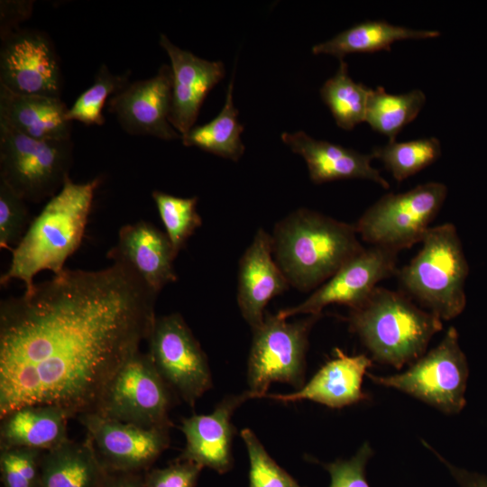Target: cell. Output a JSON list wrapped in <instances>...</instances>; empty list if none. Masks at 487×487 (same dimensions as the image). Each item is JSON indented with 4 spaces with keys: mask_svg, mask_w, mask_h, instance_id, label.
I'll return each instance as SVG.
<instances>
[{
    "mask_svg": "<svg viewBox=\"0 0 487 487\" xmlns=\"http://www.w3.org/2000/svg\"><path fill=\"white\" fill-rule=\"evenodd\" d=\"M157 295L124 263L64 269L0 302V418L50 405L92 412L108 381L146 340Z\"/></svg>",
    "mask_w": 487,
    "mask_h": 487,
    "instance_id": "cell-1",
    "label": "cell"
},
{
    "mask_svg": "<svg viewBox=\"0 0 487 487\" xmlns=\"http://www.w3.org/2000/svg\"><path fill=\"white\" fill-rule=\"evenodd\" d=\"M99 184L100 178L85 183L66 179L11 251L9 267L0 278L1 286L18 280L29 293L34 289L36 274L45 270L59 274L65 269L66 261L82 242Z\"/></svg>",
    "mask_w": 487,
    "mask_h": 487,
    "instance_id": "cell-2",
    "label": "cell"
},
{
    "mask_svg": "<svg viewBox=\"0 0 487 487\" xmlns=\"http://www.w3.org/2000/svg\"><path fill=\"white\" fill-rule=\"evenodd\" d=\"M271 239L277 264L303 292L317 289L364 248L354 225L304 207L278 222Z\"/></svg>",
    "mask_w": 487,
    "mask_h": 487,
    "instance_id": "cell-3",
    "label": "cell"
},
{
    "mask_svg": "<svg viewBox=\"0 0 487 487\" xmlns=\"http://www.w3.org/2000/svg\"><path fill=\"white\" fill-rule=\"evenodd\" d=\"M347 321L372 360L398 369L422 356L443 328L440 318L418 308L404 292L379 286L361 306L350 309Z\"/></svg>",
    "mask_w": 487,
    "mask_h": 487,
    "instance_id": "cell-4",
    "label": "cell"
},
{
    "mask_svg": "<svg viewBox=\"0 0 487 487\" xmlns=\"http://www.w3.org/2000/svg\"><path fill=\"white\" fill-rule=\"evenodd\" d=\"M469 266L455 226H431L414 258L399 269L401 291L443 320L459 316L466 305Z\"/></svg>",
    "mask_w": 487,
    "mask_h": 487,
    "instance_id": "cell-5",
    "label": "cell"
},
{
    "mask_svg": "<svg viewBox=\"0 0 487 487\" xmlns=\"http://www.w3.org/2000/svg\"><path fill=\"white\" fill-rule=\"evenodd\" d=\"M446 196L447 187L435 181L387 193L360 216L356 232L371 246L400 253L422 242Z\"/></svg>",
    "mask_w": 487,
    "mask_h": 487,
    "instance_id": "cell-6",
    "label": "cell"
},
{
    "mask_svg": "<svg viewBox=\"0 0 487 487\" xmlns=\"http://www.w3.org/2000/svg\"><path fill=\"white\" fill-rule=\"evenodd\" d=\"M72 153L71 139L36 140L0 124V179L25 201L39 203L61 189Z\"/></svg>",
    "mask_w": 487,
    "mask_h": 487,
    "instance_id": "cell-7",
    "label": "cell"
},
{
    "mask_svg": "<svg viewBox=\"0 0 487 487\" xmlns=\"http://www.w3.org/2000/svg\"><path fill=\"white\" fill-rule=\"evenodd\" d=\"M320 316L288 322L277 314H265L263 323L253 330L248 358L247 391L252 399L266 397L275 381L297 390L305 384L308 334Z\"/></svg>",
    "mask_w": 487,
    "mask_h": 487,
    "instance_id": "cell-8",
    "label": "cell"
},
{
    "mask_svg": "<svg viewBox=\"0 0 487 487\" xmlns=\"http://www.w3.org/2000/svg\"><path fill=\"white\" fill-rule=\"evenodd\" d=\"M468 375L467 360L455 326L405 372L389 376L368 373L372 382L400 391L447 414L458 413L465 406Z\"/></svg>",
    "mask_w": 487,
    "mask_h": 487,
    "instance_id": "cell-9",
    "label": "cell"
},
{
    "mask_svg": "<svg viewBox=\"0 0 487 487\" xmlns=\"http://www.w3.org/2000/svg\"><path fill=\"white\" fill-rule=\"evenodd\" d=\"M174 393L140 350L115 373L92 412L142 427H170Z\"/></svg>",
    "mask_w": 487,
    "mask_h": 487,
    "instance_id": "cell-10",
    "label": "cell"
},
{
    "mask_svg": "<svg viewBox=\"0 0 487 487\" xmlns=\"http://www.w3.org/2000/svg\"><path fill=\"white\" fill-rule=\"evenodd\" d=\"M151 361L172 392L193 407L212 387L207 355L179 313L156 317L147 337Z\"/></svg>",
    "mask_w": 487,
    "mask_h": 487,
    "instance_id": "cell-11",
    "label": "cell"
},
{
    "mask_svg": "<svg viewBox=\"0 0 487 487\" xmlns=\"http://www.w3.org/2000/svg\"><path fill=\"white\" fill-rule=\"evenodd\" d=\"M77 419L107 472L144 473L170 444V427H142L96 412Z\"/></svg>",
    "mask_w": 487,
    "mask_h": 487,
    "instance_id": "cell-12",
    "label": "cell"
},
{
    "mask_svg": "<svg viewBox=\"0 0 487 487\" xmlns=\"http://www.w3.org/2000/svg\"><path fill=\"white\" fill-rule=\"evenodd\" d=\"M61 73L48 35L17 29L1 39L0 86L21 95L61 98Z\"/></svg>",
    "mask_w": 487,
    "mask_h": 487,
    "instance_id": "cell-13",
    "label": "cell"
},
{
    "mask_svg": "<svg viewBox=\"0 0 487 487\" xmlns=\"http://www.w3.org/2000/svg\"><path fill=\"white\" fill-rule=\"evenodd\" d=\"M398 254L382 247H364L302 303L281 309L277 315L284 319L296 315H321L324 308L333 304L355 308L370 297L381 280L396 276Z\"/></svg>",
    "mask_w": 487,
    "mask_h": 487,
    "instance_id": "cell-14",
    "label": "cell"
},
{
    "mask_svg": "<svg viewBox=\"0 0 487 487\" xmlns=\"http://www.w3.org/2000/svg\"><path fill=\"white\" fill-rule=\"evenodd\" d=\"M172 70L163 64L153 77L129 83L107 101L108 111L132 135L153 136L170 141L181 134L170 123Z\"/></svg>",
    "mask_w": 487,
    "mask_h": 487,
    "instance_id": "cell-15",
    "label": "cell"
},
{
    "mask_svg": "<svg viewBox=\"0 0 487 487\" xmlns=\"http://www.w3.org/2000/svg\"><path fill=\"white\" fill-rule=\"evenodd\" d=\"M252 399L246 391L226 396L208 414H194L181 421L180 430L186 443L178 459L194 462L203 468L225 473L233 467V439L236 428L232 423L234 412Z\"/></svg>",
    "mask_w": 487,
    "mask_h": 487,
    "instance_id": "cell-16",
    "label": "cell"
},
{
    "mask_svg": "<svg viewBox=\"0 0 487 487\" xmlns=\"http://www.w3.org/2000/svg\"><path fill=\"white\" fill-rule=\"evenodd\" d=\"M160 44L170 60L172 70L169 120L182 136L194 127L207 94L224 78L225 65L220 60H207L180 49L163 33L160 35Z\"/></svg>",
    "mask_w": 487,
    "mask_h": 487,
    "instance_id": "cell-17",
    "label": "cell"
},
{
    "mask_svg": "<svg viewBox=\"0 0 487 487\" xmlns=\"http://www.w3.org/2000/svg\"><path fill=\"white\" fill-rule=\"evenodd\" d=\"M176 257L165 232L142 220L123 225L116 244L107 253L108 259L127 265L156 295L178 280Z\"/></svg>",
    "mask_w": 487,
    "mask_h": 487,
    "instance_id": "cell-18",
    "label": "cell"
},
{
    "mask_svg": "<svg viewBox=\"0 0 487 487\" xmlns=\"http://www.w3.org/2000/svg\"><path fill=\"white\" fill-rule=\"evenodd\" d=\"M272 252L271 234L259 229L239 262L237 303L252 330L265 317L269 301L289 287Z\"/></svg>",
    "mask_w": 487,
    "mask_h": 487,
    "instance_id": "cell-19",
    "label": "cell"
},
{
    "mask_svg": "<svg viewBox=\"0 0 487 487\" xmlns=\"http://www.w3.org/2000/svg\"><path fill=\"white\" fill-rule=\"evenodd\" d=\"M372 361L365 354L348 355L339 348L300 389L287 394H267L281 402L311 400L333 409H341L368 399L363 391V376Z\"/></svg>",
    "mask_w": 487,
    "mask_h": 487,
    "instance_id": "cell-20",
    "label": "cell"
},
{
    "mask_svg": "<svg viewBox=\"0 0 487 487\" xmlns=\"http://www.w3.org/2000/svg\"><path fill=\"white\" fill-rule=\"evenodd\" d=\"M282 142L306 161L309 178L315 184L339 179H368L383 188L389 182L371 164L372 155L326 141L316 140L303 131L283 133Z\"/></svg>",
    "mask_w": 487,
    "mask_h": 487,
    "instance_id": "cell-21",
    "label": "cell"
},
{
    "mask_svg": "<svg viewBox=\"0 0 487 487\" xmlns=\"http://www.w3.org/2000/svg\"><path fill=\"white\" fill-rule=\"evenodd\" d=\"M68 111L61 98L16 94L0 86V124L30 138L70 139Z\"/></svg>",
    "mask_w": 487,
    "mask_h": 487,
    "instance_id": "cell-22",
    "label": "cell"
},
{
    "mask_svg": "<svg viewBox=\"0 0 487 487\" xmlns=\"http://www.w3.org/2000/svg\"><path fill=\"white\" fill-rule=\"evenodd\" d=\"M69 418L63 409L50 405H30L13 410L0 418V449H53L69 439Z\"/></svg>",
    "mask_w": 487,
    "mask_h": 487,
    "instance_id": "cell-23",
    "label": "cell"
},
{
    "mask_svg": "<svg viewBox=\"0 0 487 487\" xmlns=\"http://www.w3.org/2000/svg\"><path fill=\"white\" fill-rule=\"evenodd\" d=\"M90 441L68 439L42 452L39 487H98L106 474Z\"/></svg>",
    "mask_w": 487,
    "mask_h": 487,
    "instance_id": "cell-24",
    "label": "cell"
},
{
    "mask_svg": "<svg viewBox=\"0 0 487 487\" xmlns=\"http://www.w3.org/2000/svg\"><path fill=\"white\" fill-rule=\"evenodd\" d=\"M440 35L436 30H415L394 25L384 20H369L354 24L335 37L312 47V52L329 54L344 60V57L357 52L391 51L397 41L427 39Z\"/></svg>",
    "mask_w": 487,
    "mask_h": 487,
    "instance_id": "cell-25",
    "label": "cell"
},
{
    "mask_svg": "<svg viewBox=\"0 0 487 487\" xmlns=\"http://www.w3.org/2000/svg\"><path fill=\"white\" fill-rule=\"evenodd\" d=\"M234 78L233 74L220 113L210 122L194 126L182 135L185 146L198 147L234 161L244 154V145L241 139L244 125L238 122V110L233 102Z\"/></svg>",
    "mask_w": 487,
    "mask_h": 487,
    "instance_id": "cell-26",
    "label": "cell"
},
{
    "mask_svg": "<svg viewBox=\"0 0 487 487\" xmlns=\"http://www.w3.org/2000/svg\"><path fill=\"white\" fill-rule=\"evenodd\" d=\"M425 102L426 95L421 89L394 95L380 86L370 91L365 122L392 142L417 117Z\"/></svg>",
    "mask_w": 487,
    "mask_h": 487,
    "instance_id": "cell-27",
    "label": "cell"
},
{
    "mask_svg": "<svg viewBox=\"0 0 487 487\" xmlns=\"http://www.w3.org/2000/svg\"><path fill=\"white\" fill-rule=\"evenodd\" d=\"M371 89L354 81L349 76L347 63L340 60L338 69L323 84L320 95L336 124L345 130H352L365 121Z\"/></svg>",
    "mask_w": 487,
    "mask_h": 487,
    "instance_id": "cell-28",
    "label": "cell"
},
{
    "mask_svg": "<svg viewBox=\"0 0 487 487\" xmlns=\"http://www.w3.org/2000/svg\"><path fill=\"white\" fill-rule=\"evenodd\" d=\"M371 154L383 163L397 181H402L435 162L441 155V144L436 137L392 141L373 147Z\"/></svg>",
    "mask_w": 487,
    "mask_h": 487,
    "instance_id": "cell-29",
    "label": "cell"
},
{
    "mask_svg": "<svg viewBox=\"0 0 487 487\" xmlns=\"http://www.w3.org/2000/svg\"><path fill=\"white\" fill-rule=\"evenodd\" d=\"M152 199L175 253L184 248L189 237L201 226L197 210L198 198H180L153 190Z\"/></svg>",
    "mask_w": 487,
    "mask_h": 487,
    "instance_id": "cell-30",
    "label": "cell"
},
{
    "mask_svg": "<svg viewBox=\"0 0 487 487\" xmlns=\"http://www.w3.org/2000/svg\"><path fill=\"white\" fill-rule=\"evenodd\" d=\"M129 73L114 74L106 64H102L94 83L86 89L69 107L68 119L87 125H102L105 123L103 108L107 99L129 84Z\"/></svg>",
    "mask_w": 487,
    "mask_h": 487,
    "instance_id": "cell-31",
    "label": "cell"
},
{
    "mask_svg": "<svg viewBox=\"0 0 487 487\" xmlns=\"http://www.w3.org/2000/svg\"><path fill=\"white\" fill-rule=\"evenodd\" d=\"M249 457V487H301L269 455L250 428L241 431Z\"/></svg>",
    "mask_w": 487,
    "mask_h": 487,
    "instance_id": "cell-32",
    "label": "cell"
},
{
    "mask_svg": "<svg viewBox=\"0 0 487 487\" xmlns=\"http://www.w3.org/2000/svg\"><path fill=\"white\" fill-rule=\"evenodd\" d=\"M42 452L27 447L0 449L3 487H39Z\"/></svg>",
    "mask_w": 487,
    "mask_h": 487,
    "instance_id": "cell-33",
    "label": "cell"
},
{
    "mask_svg": "<svg viewBox=\"0 0 487 487\" xmlns=\"http://www.w3.org/2000/svg\"><path fill=\"white\" fill-rule=\"evenodd\" d=\"M25 200L0 179V248L12 251L29 220Z\"/></svg>",
    "mask_w": 487,
    "mask_h": 487,
    "instance_id": "cell-34",
    "label": "cell"
},
{
    "mask_svg": "<svg viewBox=\"0 0 487 487\" xmlns=\"http://www.w3.org/2000/svg\"><path fill=\"white\" fill-rule=\"evenodd\" d=\"M372 453L369 443L365 442L350 459L324 464L330 475L329 487H370L365 467Z\"/></svg>",
    "mask_w": 487,
    "mask_h": 487,
    "instance_id": "cell-35",
    "label": "cell"
},
{
    "mask_svg": "<svg viewBox=\"0 0 487 487\" xmlns=\"http://www.w3.org/2000/svg\"><path fill=\"white\" fill-rule=\"evenodd\" d=\"M203 467L194 462L177 459L163 468L143 473L146 487H195Z\"/></svg>",
    "mask_w": 487,
    "mask_h": 487,
    "instance_id": "cell-36",
    "label": "cell"
},
{
    "mask_svg": "<svg viewBox=\"0 0 487 487\" xmlns=\"http://www.w3.org/2000/svg\"><path fill=\"white\" fill-rule=\"evenodd\" d=\"M32 5V1H1V39L19 29L17 25L30 17Z\"/></svg>",
    "mask_w": 487,
    "mask_h": 487,
    "instance_id": "cell-37",
    "label": "cell"
},
{
    "mask_svg": "<svg viewBox=\"0 0 487 487\" xmlns=\"http://www.w3.org/2000/svg\"><path fill=\"white\" fill-rule=\"evenodd\" d=\"M98 487H146L143 473L106 472Z\"/></svg>",
    "mask_w": 487,
    "mask_h": 487,
    "instance_id": "cell-38",
    "label": "cell"
},
{
    "mask_svg": "<svg viewBox=\"0 0 487 487\" xmlns=\"http://www.w3.org/2000/svg\"><path fill=\"white\" fill-rule=\"evenodd\" d=\"M441 459L447 465L459 487H487V476L455 467Z\"/></svg>",
    "mask_w": 487,
    "mask_h": 487,
    "instance_id": "cell-39",
    "label": "cell"
}]
</instances>
